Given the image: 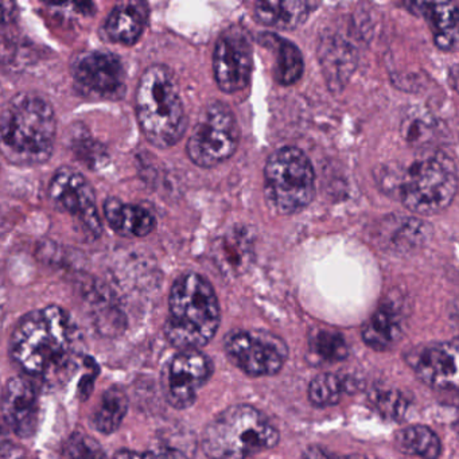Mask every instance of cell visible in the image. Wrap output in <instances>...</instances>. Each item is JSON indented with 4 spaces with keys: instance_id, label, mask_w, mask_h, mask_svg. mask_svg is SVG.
Listing matches in <instances>:
<instances>
[{
    "instance_id": "obj_1",
    "label": "cell",
    "mask_w": 459,
    "mask_h": 459,
    "mask_svg": "<svg viewBox=\"0 0 459 459\" xmlns=\"http://www.w3.org/2000/svg\"><path fill=\"white\" fill-rule=\"evenodd\" d=\"M80 334L60 306H48L22 316L10 340L14 364L29 377L56 381L71 372L80 354Z\"/></svg>"
},
{
    "instance_id": "obj_2",
    "label": "cell",
    "mask_w": 459,
    "mask_h": 459,
    "mask_svg": "<svg viewBox=\"0 0 459 459\" xmlns=\"http://www.w3.org/2000/svg\"><path fill=\"white\" fill-rule=\"evenodd\" d=\"M56 134L55 109L41 96L21 93L0 114V152L15 165L48 162L55 150Z\"/></svg>"
},
{
    "instance_id": "obj_3",
    "label": "cell",
    "mask_w": 459,
    "mask_h": 459,
    "mask_svg": "<svg viewBox=\"0 0 459 459\" xmlns=\"http://www.w3.org/2000/svg\"><path fill=\"white\" fill-rule=\"evenodd\" d=\"M221 321L219 299L200 273L177 279L169 297L165 335L179 351H200L213 340Z\"/></svg>"
},
{
    "instance_id": "obj_4",
    "label": "cell",
    "mask_w": 459,
    "mask_h": 459,
    "mask_svg": "<svg viewBox=\"0 0 459 459\" xmlns=\"http://www.w3.org/2000/svg\"><path fill=\"white\" fill-rule=\"evenodd\" d=\"M136 117L147 141L158 149L178 143L186 131L184 101L173 74L163 65L144 71L136 90Z\"/></svg>"
},
{
    "instance_id": "obj_5",
    "label": "cell",
    "mask_w": 459,
    "mask_h": 459,
    "mask_svg": "<svg viewBox=\"0 0 459 459\" xmlns=\"http://www.w3.org/2000/svg\"><path fill=\"white\" fill-rule=\"evenodd\" d=\"M278 442V429L262 411L238 404L212 419L201 446L209 459H247L275 447Z\"/></svg>"
},
{
    "instance_id": "obj_6",
    "label": "cell",
    "mask_w": 459,
    "mask_h": 459,
    "mask_svg": "<svg viewBox=\"0 0 459 459\" xmlns=\"http://www.w3.org/2000/svg\"><path fill=\"white\" fill-rule=\"evenodd\" d=\"M268 205L281 214H294L310 205L316 195V173L307 155L283 147L268 158L264 168Z\"/></svg>"
},
{
    "instance_id": "obj_7",
    "label": "cell",
    "mask_w": 459,
    "mask_h": 459,
    "mask_svg": "<svg viewBox=\"0 0 459 459\" xmlns=\"http://www.w3.org/2000/svg\"><path fill=\"white\" fill-rule=\"evenodd\" d=\"M458 190V170L453 158L434 154L413 163L400 182L403 205L420 216L447 209Z\"/></svg>"
},
{
    "instance_id": "obj_8",
    "label": "cell",
    "mask_w": 459,
    "mask_h": 459,
    "mask_svg": "<svg viewBox=\"0 0 459 459\" xmlns=\"http://www.w3.org/2000/svg\"><path fill=\"white\" fill-rule=\"evenodd\" d=\"M238 139L240 133L232 109L222 101H212L201 112L190 135L187 155L200 168H214L235 154Z\"/></svg>"
},
{
    "instance_id": "obj_9",
    "label": "cell",
    "mask_w": 459,
    "mask_h": 459,
    "mask_svg": "<svg viewBox=\"0 0 459 459\" xmlns=\"http://www.w3.org/2000/svg\"><path fill=\"white\" fill-rule=\"evenodd\" d=\"M224 348L230 361L252 377L276 375L289 357L284 341L264 330H232L225 337Z\"/></svg>"
},
{
    "instance_id": "obj_10",
    "label": "cell",
    "mask_w": 459,
    "mask_h": 459,
    "mask_svg": "<svg viewBox=\"0 0 459 459\" xmlns=\"http://www.w3.org/2000/svg\"><path fill=\"white\" fill-rule=\"evenodd\" d=\"M49 195L53 204L79 221L91 238H100L103 232L95 192L88 179L76 169H58L50 182Z\"/></svg>"
},
{
    "instance_id": "obj_11",
    "label": "cell",
    "mask_w": 459,
    "mask_h": 459,
    "mask_svg": "<svg viewBox=\"0 0 459 459\" xmlns=\"http://www.w3.org/2000/svg\"><path fill=\"white\" fill-rule=\"evenodd\" d=\"M72 74L77 91L87 98L117 100L125 95V66L114 53H82L74 60Z\"/></svg>"
},
{
    "instance_id": "obj_12",
    "label": "cell",
    "mask_w": 459,
    "mask_h": 459,
    "mask_svg": "<svg viewBox=\"0 0 459 459\" xmlns=\"http://www.w3.org/2000/svg\"><path fill=\"white\" fill-rule=\"evenodd\" d=\"M254 65L252 39L238 25L230 26L220 34L213 56L214 76L220 90L236 93L249 84Z\"/></svg>"
},
{
    "instance_id": "obj_13",
    "label": "cell",
    "mask_w": 459,
    "mask_h": 459,
    "mask_svg": "<svg viewBox=\"0 0 459 459\" xmlns=\"http://www.w3.org/2000/svg\"><path fill=\"white\" fill-rule=\"evenodd\" d=\"M211 376L212 362L205 354L200 351H179L162 372L166 402L177 410L190 407Z\"/></svg>"
},
{
    "instance_id": "obj_14",
    "label": "cell",
    "mask_w": 459,
    "mask_h": 459,
    "mask_svg": "<svg viewBox=\"0 0 459 459\" xmlns=\"http://www.w3.org/2000/svg\"><path fill=\"white\" fill-rule=\"evenodd\" d=\"M405 361L427 385L446 391L458 388L456 341L416 346L405 354Z\"/></svg>"
},
{
    "instance_id": "obj_15",
    "label": "cell",
    "mask_w": 459,
    "mask_h": 459,
    "mask_svg": "<svg viewBox=\"0 0 459 459\" xmlns=\"http://www.w3.org/2000/svg\"><path fill=\"white\" fill-rule=\"evenodd\" d=\"M2 420L20 437H31L39 423V397L36 386L25 377L7 381L0 394Z\"/></svg>"
},
{
    "instance_id": "obj_16",
    "label": "cell",
    "mask_w": 459,
    "mask_h": 459,
    "mask_svg": "<svg viewBox=\"0 0 459 459\" xmlns=\"http://www.w3.org/2000/svg\"><path fill=\"white\" fill-rule=\"evenodd\" d=\"M402 310L399 298H385L362 327L361 335L364 342L373 351H383L392 348L402 337Z\"/></svg>"
},
{
    "instance_id": "obj_17",
    "label": "cell",
    "mask_w": 459,
    "mask_h": 459,
    "mask_svg": "<svg viewBox=\"0 0 459 459\" xmlns=\"http://www.w3.org/2000/svg\"><path fill=\"white\" fill-rule=\"evenodd\" d=\"M429 225L418 219L392 216L378 225L376 240L384 251L391 254H408L423 246Z\"/></svg>"
},
{
    "instance_id": "obj_18",
    "label": "cell",
    "mask_w": 459,
    "mask_h": 459,
    "mask_svg": "<svg viewBox=\"0 0 459 459\" xmlns=\"http://www.w3.org/2000/svg\"><path fill=\"white\" fill-rule=\"evenodd\" d=\"M407 6L415 7L419 14L429 21L435 44L445 52H455L458 48L459 4L458 2H416Z\"/></svg>"
},
{
    "instance_id": "obj_19",
    "label": "cell",
    "mask_w": 459,
    "mask_h": 459,
    "mask_svg": "<svg viewBox=\"0 0 459 459\" xmlns=\"http://www.w3.org/2000/svg\"><path fill=\"white\" fill-rule=\"evenodd\" d=\"M104 216L109 227L123 238H144L155 228V217L149 209L125 204L119 198H107Z\"/></svg>"
},
{
    "instance_id": "obj_20",
    "label": "cell",
    "mask_w": 459,
    "mask_h": 459,
    "mask_svg": "<svg viewBox=\"0 0 459 459\" xmlns=\"http://www.w3.org/2000/svg\"><path fill=\"white\" fill-rule=\"evenodd\" d=\"M318 4L303 0L256 2L255 17L262 25L279 30H291L302 25Z\"/></svg>"
},
{
    "instance_id": "obj_21",
    "label": "cell",
    "mask_w": 459,
    "mask_h": 459,
    "mask_svg": "<svg viewBox=\"0 0 459 459\" xmlns=\"http://www.w3.org/2000/svg\"><path fill=\"white\" fill-rule=\"evenodd\" d=\"M149 9L144 4H117L107 18V36L119 44L134 45L139 41L146 28Z\"/></svg>"
},
{
    "instance_id": "obj_22",
    "label": "cell",
    "mask_w": 459,
    "mask_h": 459,
    "mask_svg": "<svg viewBox=\"0 0 459 459\" xmlns=\"http://www.w3.org/2000/svg\"><path fill=\"white\" fill-rule=\"evenodd\" d=\"M128 411V397L120 386L114 385L101 394L92 421L95 429L104 435L114 434L125 420Z\"/></svg>"
},
{
    "instance_id": "obj_23",
    "label": "cell",
    "mask_w": 459,
    "mask_h": 459,
    "mask_svg": "<svg viewBox=\"0 0 459 459\" xmlns=\"http://www.w3.org/2000/svg\"><path fill=\"white\" fill-rule=\"evenodd\" d=\"M263 44L271 45L276 50L275 79L281 85L295 84L303 74V58L299 49L292 42L275 34H263Z\"/></svg>"
},
{
    "instance_id": "obj_24",
    "label": "cell",
    "mask_w": 459,
    "mask_h": 459,
    "mask_svg": "<svg viewBox=\"0 0 459 459\" xmlns=\"http://www.w3.org/2000/svg\"><path fill=\"white\" fill-rule=\"evenodd\" d=\"M394 443L402 453L423 459H437L442 451L439 437L426 426H410L400 429Z\"/></svg>"
},
{
    "instance_id": "obj_25",
    "label": "cell",
    "mask_w": 459,
    "mask_h": 459,
    "mask_svg": "<svg viewBox=\"0 0 459 459\" xmlns=\"http://www.w3.org/2000/svg\"><path fill=\"white\" fill-rule=\"evenodd\" d=\"M353 55L345 42H335L329 39L322 44L321 58L329 84L342 85L349 74L353 72Z\"/></svg>"
},
{
    "instance_id": "obj_26",
    "label": "cell",
    "mask_w": 459,
    "mask_h": 459,
    "mask_svg": "<svg viewBox=\"0 0 459 459\" xmlns=\"http://www.w3.org/2000/svg\"><path fill=\"white\" fill-rule=\"evenodd\" d=\"M348 389V381L334 373L318 375L308 385V399L316 407L335 405Z\"/></svg>"
},
{
    "instance_id": "obj_27",
    "label": "cell",
    "mask_w": 459,
    "mask_h": 459,
    "mask_svg": "<svg viewBox=\"0 0 459 459\" xmlns=\"http://www.w3.org/2000/svg\"><path fill=\"white\" fill-rule=\"evenodd\" d=\"M308 345H310V351L324 361H341L349 354L345 338L340 333L333 332V330H316L310 335Z\"/></svg>"
},
{
    "instance_id": "obj_28",
    "label": "cell",
    "mask_w": 459,
    "mask_h": 459,
    "mask_svg": "<svg viewBox=\"0 0 459 459\" xmlns=\"http://www.w3.org/2000/svg\"><path fill=\"white\" fill-rule=\"evenodd\" d=\"M63 459H107V456L101 446L93 437L77 432L65 443Z\"/></svg>"
},
{
    "instance_id": "obj_29",
    "label": "cell",
    "mask_w": 459,
    "mask_h": 459,
    "mask_svg": "<svg viewBox=\"0 0 459 459\" xmlns=\"http://www.w3.org/2000/svg\"><path fill=\"white\" fill-rule=\"evenodd\" d=\"M373 407L380 412L384 418L391 420H399L407 412L408 403L400 392L376 391L370 396Z\"/></svg>"
},
{
    "instance_id": "obj_30",
    "label": "cell",
    "mask_w": 459,
    "mask_h": 459,
    "mask_svg": "<svg viewBox=\"0 0 459 459\" xmlns=\"http://www.w3.org/2000/svg\"><path fill=\"white\" fill-rule=\"evenodd\" d=\"M114 459H187L181 451L174 448H160L152 451L122 450L115 454Z\"/></svg>"
},
{
    "instance_id": "obj_31",
    "label": "cell",
    "mask_w": 459,
    "mask_h": 459,
    "mask_svg": "<svg viewBox=\"0 0 459 459\" xmlns=\"http://www.w3.org/2000/svg\"><path fill=\"white\" fill-rule=\"evenodd\" d=\"M303 459H369L362 455H338V454L330 453L325 448L314 446V447L306 450Z\"/></svg>"
},
{
    "instance_id": "obj_32",
    "label": "cell",
    "mask_w": 459,
    "mask_h": 459,
    "mask_svg": "<svg viewBox=\"0 0 459 459\" xmlns=\"http://www.w3.org/2000/svg\"><path fill=\"white\" fill-rule=\"evenodd\" d=\"M17 17V4L12 2H0V34L4 33Z\"/></svg>"
},
{
    "instance_id": "obj_33",
    "label": "cell",
    "mask_w": 459,
    "mask_h": 459,
    "mask_svg": "<svg viewBox=\"0 0 459 459\" xmlns=\"http://www.w3.org/2000/svg\"><path fill=\"white\" fill-rule=\"evenodd\" d=\"M9 440V431H7L6 424L0 419V448L6 445Z\"/></svg>"
}]
</instances>
